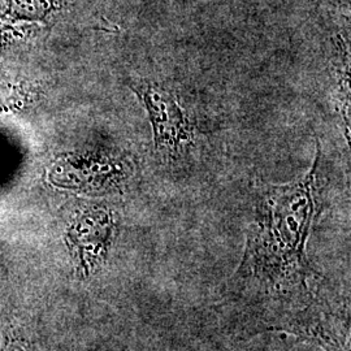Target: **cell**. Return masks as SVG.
<instances>
[{
	"label": "cell",
	"instance_id": "7a4b0ae2",
	"mask_svg": "<svg viewBox=\"0 0 351 351\" xmlns=\"http://www.w3.org/2000/svg\"><path fill=\"white\" fill-rule=\"evenodd\" d=\"M114 232V217L103 207H85L75 213L65 233V242L84 278L95 275L106 262Z\"/></svg>",
	"mask_w": 351,
	"mask_h": 351
},
{
	"label": "cell",
	"instance_id": "3957f363",
	"mask_svg": "<svg viewBox=\"0 0 351 351\" xmlns=\"http://www.w3.org/2000/svg\"><path fill=\"white\" fill-rule=\"evenodd\" d=\"M130 172L124 159L101 154H64L50 171L51 184L84 193H101L119 188Z\"/></svg>",
	"mask_w": 351,
	"mask_h": 351
},
{
	"label": "cell",
	"instance_id": "277c9868",
	"mask_svg": "<svg viewBox=\"0 0 351 351\" xmlns=\"http://www.w3.org/2000/svg\"><path fill=\"white\" fill-rule=\"evenodd\" d=\"M33 99V86L24 82L0 81V114L20 111Z\"/></svg>",
	"mask_w": 351,
	"mask_h": 351
},
{
	"label": "cell",
	"instance_id": "5b68a950",
	"mask_svg": "<svg viewBox=\"0 0 351 351\" xmlns=\"http://www.w3.org/2000/svg\"><path fill=\"white\" fill-rule=\"evenodd\" d=\"M20 20L13 17L12 14L4 11L0 7V49L11 45L14 40L23 37V32L17 29Z\"/></svg>",
	"mask_w": 351,
	"mask_h": 351
},
{
	"label": "cell",
	"instance_id": "8992f818",
	"mask_svg": "<svg viewBox=\"0 0 351 351\" xmlns=\"http://www.w3.org/2000/svg\"><path fill=\"white\" fill-rule=\"evenodd\" d=\"M0 351H33V349L24 332L16 326H10L4 330Z\"/></svg>",
	"mask_w": 351,
	"mask_h": 351
},
{
	"label": "cell",
	"instance_id": "6da1fadb",
	"mask_svg": "<svg viewBox=\"0 0 351 351\" xmlns=\"http://www.w3.org/2000/svg\"><path fill=\"white\" fill-rule=\"evenodd\" d=\"M132 90L145 104L150 117L155 150L167 158H178L194 138L188 113L175 94L155 82L130 84Z\"/></svg>",
	"mask_w": 351,
	"mask_h": 351
}]
</instances>
